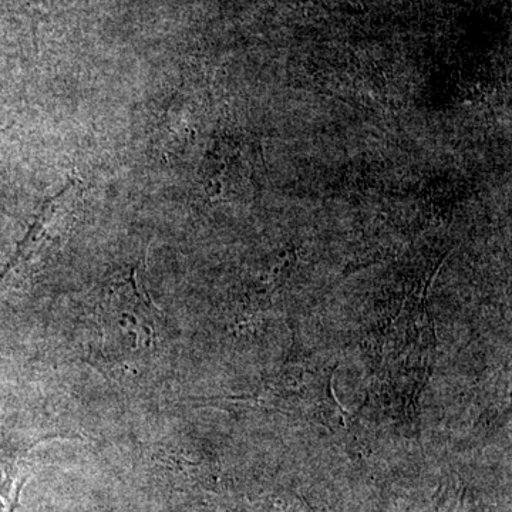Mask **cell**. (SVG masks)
<instances>
[{"label":"cell","instance_id":"cell-1","mask_svg":"<svg viewBox=\"0 0 512 512\" xmlns=\"http://www.w3.org/2000/svg\"><path fill=\"white\" fill-rule=\"evenodd\" d=\"M6 130L0 131V136H2L3 133H5Z\"/></svg>","mask_w":512,"mask_h":512}]
</instances>
